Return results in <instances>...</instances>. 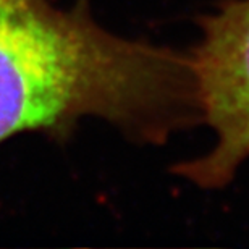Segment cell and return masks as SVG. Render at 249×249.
<instances>
[{
  "label": "cell",
  "instance_id": "cell-1",
  "mask_svg": "<svg viewBox=\"0 0 249 249\" xmlns=\"http://www.w3.org/2000/svg\"><path fill=\"white\" fill-rule=\"evenodd\" d=\"M86 117L147 144L201 122L189 53L107 31L89 0H0V142Z\"/></svg>",
  "mask_w": 249,
  "mask_h": 249
},
{
  "label": "cell",
  "instance_id": "cell-2",
  "mask_svg": "<svg viewBox=\"0 0 249 249\" xmlns=\"http://www.w3.org/2000/svg\"><path fill=\"white\" fill-rule=\"evenodd\" d=\"M201 39L189 57L201 120L213 129L215 146L173 167L199 188H223L249 159V0H223L197 19Z\"/></svg>",
  "mask_w": 249,
  "mask_h": 249
}]
</instances>
